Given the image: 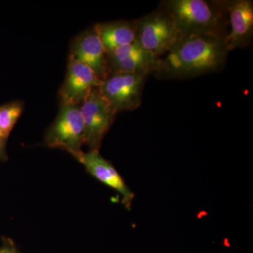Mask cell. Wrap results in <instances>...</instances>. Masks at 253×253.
<instances>
[{
  "instance_id": "5b68a950",
  "label": "cell",
  "mask_w": 253,
  "mask_h": 253,
  "mask_svg": "<svg viewBox=\"0 0 253 253\" xmlns=\"http://www.w3.org/2000/svg\"><path fill=\"white\" fill-rule=\"evenodd\" d=\"M147 76L141 73L111 74L102 81L99 90L116 113L134 111L141 104Z\"/></svg>"
},
{
  "instance_id": "ba28073f",
  "label": "cell",
  "mask_w": 253,
  "mask_h": 253,
  "mask_svg": "<svg viewBox=\"0 0 253 253\" xmlns=\"http://www.w3.org/2000/svg\"><path fill=\"white\" fill-rule=\"evenodd\" d=\"M106 55L109 75L129 73L149 76L151 73L157 72L161 59L150 54L136 41Z\"/></svg>"
},
{
  "instance_id": "7a4b0ae2",
  "label": "cell",
  "mask_w": 253,
  "mask_h": 253,
  "mask_svg": "<svg viewBox=\"0 0 253 253\" xmlns=\"http://www.w3.org/2000/svg\"><path fill=\"white\" fill-rule=\"evenodd\" d=\"M161 8L172 18L180 39L201 35L227 36V16L223 1L168 0L161 3Z\"/></svg>"
},
{
  "instance_id": "52a82bcc",
  "label": "cell",
  "mask_w": 253,
  "mask_h": 253,
  "mask_svg": "<svg viewBox=\"0 0 253 253\" xmlns=\"http://www.w3.org/2000/svg\"><path fill=\"white\" fill-rule=\"evenodd\" d=\"M73 156L93 177L120 194L125 208L131 209L135 195L126 185L123 176L112 163L105 159L99 151H88L86 153L82 151Z\"/></svg>"
},
{
  "instance_id": "9c48e42d",
  "label": "cell",
  "mask_w": 253,
  "mask_h": 253,
  "mask_svg": "<svg viewBox=\"0 0 253 253\" xmlns=\"http://www.w3.org/2000/svg\"><path fill=\"white\" fill-rule=\"evenodd\" d=\"M101 83L102 81L88 66L68 57L66 78L59 91L61 104L80 106Z\"/></svg>"
},
{
  "instance_id": "9a60e30c",
  "label": "cell",
  "mask_w": 253,
  "mask_h": 253,
  "mask_svg": "<svg viewBox=\"0 0 253 253\" xmlns=\"http://www.w3.org/2000/svg\"><path fill=\"white\" fill-rule=\"evenodd\" d=\"M6 140L0 138V162L8 161V154L6 151Z\"/></svg>"
},
{
  "instance_id": "6da1fadb",
  "label": "cell",
  "mask_w": 253,
  "mask_h": 253,
  "mask_svg": "<svg viewBox=\"0 0 253 253\" xmlns=\"http://www.w3.org/2000/svg\"><path fill=\"white\" fill-rule=\"evenodd\" d=\"M223 35H201L181 38L160 60L158 76L196 77L222 69L230 52Z\"/></svg>"
},
{
  "instance_id": "8fae6325",
  "label": "cell",
  "mask_w": 253,
  "mask_h": 253,
  "mask_svg": "<svg viewBox=\"0 0 253 253\" xmlns=\"http://www.w3.org/2000/svg\"><path fill=\"white\" fill-rule=\"evenodd\" d=\"M230 29L226 38L230 51L245 48L252 41L253 36V1L233 0L224 2Z\"/></svg>"
},
{
  "instance_id": "4fadbf2b",
  "label": "cell",
  "mask_w": 253,
  "mask_h": 253,
  "mask_svg": "<svg viewBox=\"0 0 253 253\" xmlns=\"http://www.w3.org/2000/svg\"><path fill=\"white\" fill-rule=\"evenodd\" d=\"M23 109L24 103L20 100L0 106V133L5 140L7 141Z\"/></svg>"
},
{
  "instance_id": "8992f818",
  "label": "cell",
  "mask_w": 253,
  "mask_h": 253,
  "mask_svg": "<svg viewBox=\"0 0 253 253\" xmlns=\"http://www.w3.org/2000/svg\"><path fill=\"white\" fill-rule=\"evenodd\" d=\"M80 109L84 123V145L89 147V151H99L117 113L103 97L99 87L90 91L80 105Z\"/></svg>"
},
{
  "instance_id": "30bf717a",
  "label": "cell",
  "mask_w": 253,
  "mask_h": 253,
  "mask_svg": "<svg viewBox=\"0 0 253 253\" xmlns=\"http://www.w3.org/2000/svg\"><path fill=\"white\" fill-rule=\"evenodd\" d=\"M68 57L86 65L101 81L109 76L106 51L94 26L73 38Z\"/></svg>"
},
{
  "instance_id": "5bb4252c",
  "label": "cell",
  "mask_w": 253,
  "mask_h": 253,
  "mask_svg": "<svg viewBox=\"0 0 253 253\" xmlns=\"http://www.w3.org/2000/svg\"><path fill=\"white\" fill-rule=\"evenodd\" d=\"M0 253H21L18 251L14 241L8 237H2V242L0 245Z\"/></svg>"
},
{
  "instance_id": "277c9868",
  "label": "cell",
  "mask_w": 253,
  "mask_h": 253,
  "mask_svg": "<svg viewBox=\"0 0 253 253\" xmlns=\"http://www.w3.org/2000/svg\"><path fill=\"white\" fill-rule=\"evenodd\" d=\"M44 141L48 147L63 150L72 156L81 152L85 137L80 106L60 105L54 122L46 129Z\"/></svg>"
},
{
  "instance_id": "2e32d148",
  "label": "cell",
  "mask_w": 253,
  "mask_h": 253,
  "mask_svg": "<svg viewBox=\"0 0 253 253\" xmlns=\"http://www.w3.org/2000/svg\"><path fill=\"white\" fill-rule=\"evenodd\" d=\"M0 138H2V136H1V133H0ZM2 139H3V138H2Z\"/></svg>"
},
{
  "instance_id": "7c38bea8",
  "label": "cell",
  "mask_w": 253,
  "mask_h": 253,
  "mask_svg": "<svg viewBox=\"0 0 253 253\" xmlns=\"http://www.w3.org/2000/svg\"><path fill=\"white\" fill-rule=\"evenodd\" d=\"M95 31L106 51V54L120 46L136 41V21H113L96 23Z\"/></svg>"
},
{
  "instance_id": "3957f363",
  "label": "cell",
  "mask_w": 253,
  "mask_h": 253,
  "mask_svg": "<svg viewBox=\"0 0 253 253\" xmlns=\"http://www.w3.org/2000/svg\"><path fill=\"white\" fill-rule=\"evenodd\" d=\"M135 21L136 41L159 59L180 40L172 18L162 8Z\"/></svg>"
}]
</instances>
